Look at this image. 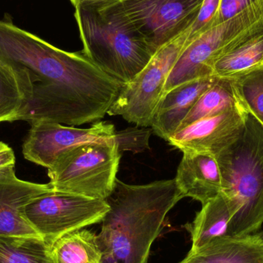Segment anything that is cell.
Here are the masks:
<instances>
[{"mask_svg":"<svg viewBox=\"0 0 263 263\" xmlns=\"http://www.w3.org/2000/svg\"><path fill=\"white\" fill-rule=\"evenodd\" d=\"M0 63L29 75L32 96L15 119L80 126L100 121L123 85L96 66L83 52L62 50L0 20Z\"/></svg>","mask_w":263,"mask_h":263,"instance_id":"cell-1","label":"cell"},{"mask_svg":"<svg viewBox=\"0 0 263 263\" xmlns=\"http://www.w3.org/2000/svg\"><path fill=\"white\" fill-rule=\"evenodd\" d=\"M184 196L175 179L129 185L117 179L97 239L103 263H148L170 210Z\"/></svg>","mask_w":263,"mask_h":263,"instance_id":"cell-2","label":"cell"},{"mask_svg":"<svg viewBox=\"0 0 263 263\" xmlns=\"http://www.w3.org/2000/svg\"><path fill=\"white\" fill-rule=\"evenodd\" d=\"M74 7L82 52L120 84L129 83L156 51L126 16L119 2Z\"/></svg>","mask_w":263,"mask_h":263,"instance_id":"cell-3","label":"cell"},{"mask_svg":"<svg viewBox=\"0 0 263 263\" xmlns=\"http://www.w3.org/2000/svg\"><path fill=\"white\" fill-rule=\"evenodd\" d=\"M215 158L232 213L228 236L257 233L263 225L262 123L249 112L239 137Z\"/></svg>","mask_w":263,"mask_h":263,"instance_id":"cell-4","label":"cell"},{"mask_svg":"<svg viewBox=\"0 0 263 263\" xmlns=\"http://www.w3.org/2000/svg\"><path fill=\"white\" fill-rule=\"evenodd\" d=\"M121 153L116 142H93L60 153L48 168L53 191L106 200L112 193Z\"/></svg>","mask_w":263,"mask_h":263,"instance_id":"cell-5","label":"cell"},{"mask_svg":"<svg viewBox=\"0 0 263 263\" xmlns=\"http://www.w3.org/2000/svg\"><path fill=\"white\" fill-rule=\"evenodd\" d=\"M190 28L159 48L148 64L123 86L111 106L109 116H121L140 127H150L172 69L187 45Z\"/></svg>","mask_w":263,"mask_h":263,"instance_id":"cell-6","label":"cell"},{"mask_svg":"<svg viewBox=\"0 0 263 263\" xmlns=\"http://www.w3.org/2000/svg\"><path fill=\"white\" fill-rule=\"evenodd\" d=\"M109 205L106 200L52 191L25 206L29 223L49 246L65 235L101 222Z\"/></svg>","mask_w":263,"mask_h":263,"instance_id":"cell-7","label":"cell"},{"mask_svg":"<svg viewBox=\"0 0 263 263\" xmlns=\"http://www.w3.org/2000/svg\"><path fill=\"white\" fill-rule=\"evenodd\" d=\"M262 17L263 0H257L239 15L187 44L168 76L164 93L182 83L212 76L216 59Z\"/></svg>","mask_w":263,"mask_h":263,"instance_id":"cell-8","label":"cell"},{"mask_svg":"<svg viewBox=\"0 0 263 263\" xmlns=\"http://www.w3.org/2000/svg\"><path fill=\"white\" fill-rule=\"evenodd\" d=\"M203 0H121L123 12L155 51L191 27Z\"/></svg>","mask_w":263,"mask_h":263,"instance_id":"cell-9","label":"cell"},{"mask_svg":"<svg viewBox=\"0 0 263 263\" xmlns=\"http://www.w3.org/2000/svg\"><path fill=\"white\" fill-rule=\"evenodd\" d=\"M116 133L114 125L106 121L96 122L88 129L35 122L25 139L23 154L27 160L49 168L63 152L84 144L115 142Z\"/></svg>","mask_w":263,"mask_h":263,"instance_id":"cell-10","label":"cell"},{"mask_svg":"<svg viewBox=\"0 0 263 263\" xmlns=\"http://www.w3.org/2000/svg\"><path fill=\"white\" fill-rule=\"evenodd\" d=\"M249 109L245 104L205 117L173 133L167 142L184 152L216 156L240 136Z\"/></svg>","mask_w":263,"mask_h":263,"instance_id":"cell-11","label":"cell"},{"mask_svg":"<svg viewBox=\"0 0 263 263\" xmlns=\"http://www.w3.org/2000/svg\"><path fill=\"white\" fill-rule=\"evenodd\" d=\"M52 191L50 182L39 184L18 179L15 168L0 173V236L40 237L25 217V206Z\"/></svg>","mask_w":263,"mask_h":263,"instance_id":"cell-12","label":"cell"},{"mask_svg":"<svg viewBox=\"0 0 263 263\" xmlns=\"http://www.w3.org/2000/svg\"><path fill=\"white\" fill-rule=\"evenodd\" d=\"M217 79L213 76L196 79L164 93L150 125L153 133L167 141L179 129L199 97L216 83Z\"/></svg>","mask_w":263,"mask_h":263,"instance_id":"cell-13","label":"cell"},{"mask_svg":"<svg viewBox=\"0 0 263 263\" xmlns=\"http://www.w3.org/2000/svg\"><path fill=\"white\" fill-rule=\"evenodd\" d=\"M175 177L182 196L202 205L220 194L221 176L215 156L184 152Z\"/></svg>","mask_w":263,"mask_h":263,"instance_id":"cell-14","label":"cell"},{"mask_svg":"<svg viewBox=\"0 0 263 263\" xmlns=\"http://www.w3.org/2000/svg\"><path fill=\"white\" fill-rule=\"evenodd\" d=\"M263 67V17L227 47L212 66V76L236 79Z\"/></svg>","mask_w":263,"mask_h":263,"instance_id":"cell-15","label":"cell"},{"mask_svg":"<svg viewBox=\"0 0 263 263\" xmlns=\"http://www.w3.org/2000/svg\"><path fill=\"white\" fill-rule=\"evenodd\" d=\"M180 263H263V236L253 233L216 238L190 250Z\"/></svg>","mask_w":263,"mask_h":263,"instance_id":"cell-16","label":"cell"},{"mask_svg":"<svg viewBox=\"0 0 263 263\" xmlns=\"http://www.w3.org/2000/svg\"><path fill=\"white\" fill-rule=\"evenodd\" d=\"M202 205L194 220L184 227L191 236L190 250H197L216 238L228 236L232 213L225 197L220 193Z\"/></svg>","mask_w":263,"mask_h":263,"instance_id":"cell-17","label":"cell"},{"mask_svg":"<svg viewBox=\"0 0 263 263\" xmlns=\"http://www.w3.org/2000/svg\"><path fill=\"white\" fill-rule=\"evenodd\" d=\"M32 96L27 72L0 63V123L15 121Z\"/></svg>","mask_w":263,"mask_h":263,"instance_id":"cell-18","label":"cell"},{"mask_svg":"<svg viewBox=\"0 0 263 263\" xmlns=\"http://www.w3.org/2000/svg\"><path fill=\"white\" fill-rule=\"evenodd\" d=\"M243 104L245 103L239 95L235 80L218 78L216 83L199 97L177 130L205 117Z\"/></svg>","mask_w":263,"mask_h":263,"instance_id":"cell-19","label":"cell"},{"mask_svg":"<svg viewBox=\"0 0 263 263\" xmlns=\"http://www.w3.org/2000/svg\"><path fill=\"white\" fill-rule=\"evenodd\" d=\"M53 263H103L97 235L80 230L65 235L51 246Z\"/></svg>","mask_w":263,"mask_h":263,"instance_id":"cell-20","label":"cell"},{"mask_svg":"<svg viewBox=\"0 0 263 263\" xmlns=\"http://www.w3.org/2000/svg\"><path fill=\"white\" fill-rule=\"evenodd\" d=\"M0 263H53L51 246L40 237L0 236Z\"/></svg>","mask_w":263,"mask_h":263,"instance_id":"cell-21","label":"cell"},{"mask_svg":"<svg viewBox=\"0 0 263 263\" xmlns=\"http://www.w3.org/2000/svg\"><path fill=\"white\" fill-rule=\"evenodd\" d=\"M233 80L247 109L263 124V67Z\"/></svg>","mask_w":263,"mask_h":263,"instance_id":"cell-22","label":"cell"},{"mask_svg":"<svg viewBox=\"0 0 263 263\" xmlns=\"http://www.w3.org/2000/svg\"><path fill=\"white\" fill-rule=\"evenodd\" d=\"M153 129L148 127L128 128L116 133L115 142L120 153L124 151L133 153H142L149 149V139Z\"/></svg>","mask_w":263,"mask_h":263,"instance_id":"cell-23","label":"cell"},{"mask_svg":"<svg viewBox=\"0 0 263 263\" xmlns=\"http://www.w3.org/2000/svg\"><path fill=\"white\" fill-rule=\"evenodd\" d=\"M221 0H203L197 17L190 27L187 44L216 26Z\"/></svg>","mask_w":263,"mask_h":263,"instance_id":"cell-24","label":"cell"},{"mask_svg":"<svg viewBox=\"0 0 263 263\" xmlns=\"http://www.w3.org/2000/svg\"><path fill=\"white\" fill-rule=\"evenodd\" d=\"M257 0H221L216 26L239 15Z\"/></svg>","mask_w":263,"mask_h":263,"instance_id":"cell-25","label":"cell"},{"mask_svg":"<svg viewBox=\"0 0 263 263\" xmlns=\"http://www.w3.org/2000/svg\"><path fill=\"white\" fill-rule=\"evenodd\" d=\"M15 156L13 150L7 144L0 142V173L15 168Z\"/></svg>","mask_w":263,"mask_h":263,"instance_id":"cell-26","label":"cell"},{"mask_svg":"<svg viewBox=\"0 0 263 263\" xmlns=\"http://www.w3.org/2000/svg\"><path fill=\"white\" fill-rule=\"evenodd\" d=\"M121 0H70L73 6L79 5L89 4H109V3H117Z\"/></svg>","mask_w":263,"mask_h":263,"instance_id":"cell-27","label":"cell"}]
</instances>
